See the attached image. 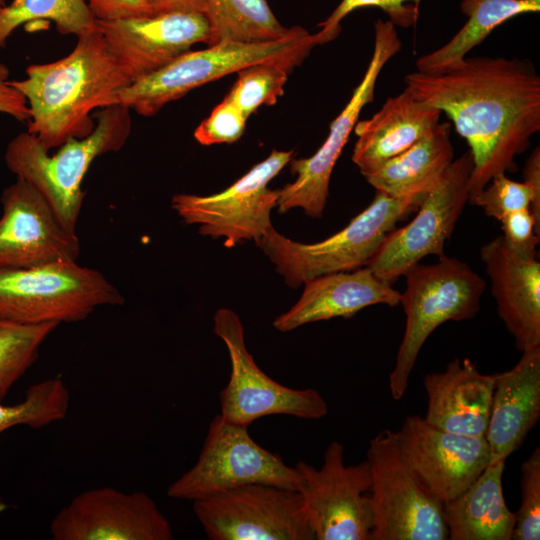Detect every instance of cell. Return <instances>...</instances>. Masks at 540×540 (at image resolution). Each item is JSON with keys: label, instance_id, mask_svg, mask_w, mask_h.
I'll return each instance as SVG.
<instances>
[{"label": "cell", "instance_id": "cell-41", "mask_svg": "<svg viewBox=\"0 0 540 540\" xmlns=\"http://www.w3.org/2000/svg\"><path fill=\"white\" fill-rule=\"evenodd\" d=\"M6 4V0H0V7Z\"/></svg>", "mask_w": 540, "mask_h": 540}, {"label": "cell", "instance_id": "cell-11", "mask_svg": "<svg viewBox=\"0 0 540 540\" xmlns=\"http://www.w3.org/2000/svg\"><path fill=\"white\" fill-rule=\"evenodd\" d=\"M294 151L274 149L225 190L212 195L176 194L171 206L186 224L199 225V233L223 238L232 248L259 238L272 226L271 211L277 206L279 189L268 184L291 161Z\"/></svg>", "mask_w": 540, "mask_h": 540}, {"label": "cell", "instance_id": "cell-25", "mask_svg": "<svg viewBox=\"0 0 540 540\" xmlns=\"http://www.w3.org/2000/svg\"><path fill=\"white\" fill-rule=\"evenodd\" d=\"M504 468L505 460L490 462L463 492L442 504L448 539H511L516 514L503 495Z\"/></svg>", "mask_w": 540, "mask_h": 540}, {"label": "cell", "instance_id": "cell-4", "mask_svg": "<svg viewBox=\"0 0 540 540\" xmlns=\"http://www.w3.org/2000/svg\"><path fill=\"white\" fill-rule=\"evenodd\" d=\"M328 42L330 39L321 30L310 34L303 27L296 26L293 33L275 40L222 41L202 50H189L121 90L115 104L125 105L138 115L151 117L191 90L250 65L277 64L291 72L317 45Z\"/></svg>", "mask_w": 540, "mask_h": 540}, {"label": "cell", "instance_id": "cell-9", "mask_svg": "<svg viewBox=\"0 0 540 540\" xmlns=\"http://www.w3.org/2000/svg\"><path fill=\"white\" fill-rule=\"evenodd\" d=\"M371 540H445L443 506L422 486L404 459L396 431L384 430L367 449Z\"/></svg>", "mask_w": 540, "mask_h": 540}, {"label": "cell", "instance_id": "cell-40", "mask_svg": "<svg viewBox=\"0 0 540 540\" xmlns=\"http://www.w3.org/2000/svg\"><path fill=\"white\" fill-rule=\"evenodd\" d=\"M153 13L198 11L205 13L206 0H148Z\"/></svg>", "mask_w": 540, "mask_h": 540}, {"label": "cell", "instance_id": "cell-18", "mask_svg": "<svg viewBox=\"0 0 540 540\" xmlns=\"http://www.w3.org/2000/svg\"><path fill=\"white\" fill-rule=\"evenodd\" d=\"M96 29L132 82L144 78L190 50L209 44L205 13L173 11L113 20H96Z\"/></svg>", "mask_w": 540, "mask_h": 540}, {"label": "cell", "instance_id": "cell-8", "mask_svg": "<svg viewBox=\"0 0 540 540\" xmlns=\"http://www.w3.org/2000/svg\"><path fill=\"white\" fill-rule=\"evenodd\" d=\"M247 484H267L301 491L295 466L260 446L248 427L229 423L220 414L210 422L196 463L167 490L174 499L197 500Z\"/></svg>", "mask_w": 540, "mask_h": 540}, {"label": "cell", "instance_id": "cell-28", "mask_svg": "<svg viewBox=\"0 0 540 540\" xmlns=\"http://www.w3.org/2000/svg\"><path fill=\"white\" fill-rule=\"evenodd\" d=\"M205 15L211 29L208 45L275 40L296 29L283 26L267 0H206Z\"/></svg>", "mask_w": 540, "mask_h": 540}, {"label": "cell", "instance_id": "cell-23", "mask_svg": "<svg viewBox=\"0 0 540 540\" xmlns=\"http://www.w3.org/2000/svg\"><path fill=\"white\" fill-rule=\"evenodd\" d=\"M423 384L428 396L427 422L453 433L485 436L493 375L481 373L468 358H455L444 371L427 374Z\"/></svg>", "mask_w": 540, "mask_h": 540}, {"label": "cell", "instance_id": "cell-38", "mask_svg": "<svg viewBox=\"0 0 540 540\" xmlns=\"http://www.w3.org/2000/svg\"><path fill=\"white\" fill-rule=\"evenodd\" d=\"M96 20L154 14L148 0H84Z\"/></svg>", "mask_w": 540, "mask_h": 540}, {"label": "cell", "instance_id": "cell-37", "mask_svg": "<svg viewBox=\"0 0 540 540\" xmlns=\"http://www.w3.org/2000/svg\"><path fill=\"white\" fill-rule=\"evenodd\" d=\"M502 239L506 247L522 258H536L540 225L531 208L505 215L501 220Z\"/></svg>", "mask_w": 540, "mask_h": 540}, {"label": "cell", "instance_id": "cell-34", "mask_svg": "<svg viewBox=\"0 0 540 540\" xmlns=\"http://www.w3.org/2000/svg\"><path fill=\"white\" fill-rule=\"evenodd\" d=\"M521 504L511 539H540V448L536 447L521 464Z\"/></svg>", "mask_w": 540, "mask_h": 540}, {"label": "cell", "instance_id": "cell-31", "mask_svg": "<svg viewBox=\"0 0 540 540\" xmlns=\"http://www.w3.org/2000/svg\"><path fill=\"white\" fill-rule=\"evenodd\" d=\"M69 404L70 394L60 377L35 383L20 403L4 405L0 401V434L18 425L37 429L60 421L66 417Z\"/></svg>", "mask_w": 540, "mask_h": 540}, {"label": "cell", "instance_id": "cell-5", "mask_svg": "<svg viewBox=\"0 0 540 540\" xmlns=\"http://www.w3.org/2000/svg\"><path fill=\"white\" fill-rule=\"evenodd\" d=\"M424 197L396 198L376 191L371 204L334 235L311 244L293 241L273 225L256 245L290 288L318 276L366 266L398 221L418 208Z\"/></svg>", "mask_w": 540, "mask_h": 540}, {"label": "cell", "instance_id": "cell-19", "mask_svg": "<svg viewBox=\"0 0 540 540\" xmlns=\"http://www.w3.org/2000/svg\"><path fill=\"white\" fill-rule=\"evenodd\" d=\"M0 268H29L77 261L80 241L58 218L44 196L22 178L3 189Z\"/></svg>", "mask_w": 540, "mask_h": 540}, {"label": "cell", "instance_id": "cell-10", "mask_svg": "<svg viewBox=\"0 0 540 540\" xmlns=\"http://www.w3.org/2000/svg\"><path fill=\"white\" fill-rule=\"evenodd\" d=\"M213 322L231 364L229 381L219 394L220 415L225 421L249 427L271 415L313 420L326 416L327 403L317 390L289 388L261 370L247 350L244 326L233 310L218 309Z\"/></svg>", "mask_w": 540, "mask_h": 540}, {"label": "cell", "instance_id": "cell-36", "mask_svg": "<svg viewBox=\"0 0 540 540\" xmlns=\"http://www.w3.org/2000/svg\"><path fill=\"white\" fill-rule=\"evenodd\" d=\"M247 119L248 117L224 97L198 125L194 137L202 145L233 143L244 133Z\"/></svg>", "mask_w": 540, "mask_h": 540}, {"label": "cell", "instance_id": "cell-33", "mask_svg": "<svg viewBox=\"0 0 540 540\" xmlns=\"http://www.w3.org/2000/svg\"><path fill=\"white\" fill-rule=\"evenodd\" d=\"M469 203L499 221L511 212L531 208L540 225V194L525 181L511 180L505 173L494 176Z\"/></svg>", "mask_w": 540, "mask_h": 540}, {"label": "cell", "instance_id": "cell-30", "mask_svg": "<svg viewBox=\"0 0 540 540\" xmlns=\"http://www.w3.org/2000/svg\"><path fill=\"white\" fill-rule=\"evenodd\" d=\"M58 325L0 320V401L37 361L41 345Z\"/></svg>", "mask_w": 540, "mask_h": 540}, {"label": "cell", "instance_id": "cell-35", "mask_svg": "<svg viewBox=\"0 0 540 540\" xmlns=\"http://www.w3.org/2000/svg\"><path fill=\"white\" fill-rule=\"evenodd\" d=\"M419 2L420 0H342L318 26L334 40L341 31V20L349 13L358 8L377 7L388 15L395 26L406 29L417 21Z\"/></svg>", "mask_w": 540, "mask_h": 540}, {"label": "cell", "instance_id": "cell-21", "mask_svg": "<svg viewBox=\"0 0 540 540\" xmlns=\"http://www.w3.org/2000/svg\"><path fill=\"white\" fill-rule=\"evenodd\" d=\"M303 285L298 301L274 319L276 330L289 332L312 322L350 318L365 307L396 306L401 300V293L392 283L376 276L367 266L318 276Z\"/></svg>", "mask_w": 540, "mask_h": 540}, {"label": "cell", "instance_id": "cell-29", "mask_svg": "<svg viewBox=\"0 0 540 540\" xmlns=\"http://www.w3.org/2000/svg\"><path fill=\"white\" fill-rule=\"evenodd\" d=\"M53 22L63 35L79 37L96 28V19L84 0H12L0 7V49L20 26Z\"/></svg>", "mask_w": 540, "mask_h": 540}, {"label": "cell", "instance_id": "cell-14", "mask_svg": "<svg viewBox=\"0 0 540 540\" xmlns=\"http://www.w3.org/2000/svg\"><path fill=\"white\" fill-rule=\"evenodd\" d=\"M301 495L316 540H371L373 528L367 460L346 465L344 446L332 441L317 469L299 461Z\"/></svg>", "mask_w": 540, "mask_h": 540}, {"label": "cell", "instance_id": "cell-20", "mask_svg": "<svg viewBox=\"0 0 540 540\" xmlns=\"http://www.w3.org/2000/svg\"><path fill=\"white\" fill-rule=\"evenodd\" d=\"M497 312L521 352L540 346V263L511 252L502 236L480 249Z\"/></svg>", "mask_w": 540, "mask_h": 540}, {"label": "cell", "instance_id": "cell-12", "mask_svg": "<svg viewBox=\"0 0 540 540\" xmlns=\"http://www.w3.org/2000/svg\"><path fill=\"white\" fill-rule=\"evenodd\" d=\"M211 540H314L299 491L247 484L193 501Z\"/></svg>", "mask_w": 540, "mask_h": 540}, {"label": "cell", "instance_id": "cell-22", "mask_svg": "<svg viewBox=\"0 0 540 540\" xmlns=\"http://www.w3.org/2000/svg\"><path fill=\"white\" fill-rule=\"evenodd\" d=\"M494 386L485 439L491 462L506 460L540 417V346L522 352L511 369L493 375Z\"/></svg>", "mask_w": 540, "mask_h": 540}, {"label": "cell", "instance_id": "cell-24", "mask_svg": "<svg viewBox=\"0 0 540 540\" xmlns=\"http://www.w3.org/2000/svg\"><path fill=\"white\" fill-rule=\"evenodd\" d=\"M441 111L417 99L408 89L388 98L371 118L357 121L352 161L363 176L404 152L439 123Z\"/></svg>", "mask_w": 540, "mask_h": 540}, {"label": "cell", "instance_id": "cell-32", "mask_svg": "<svg viewBox=\"0 0 540 540\" xmlns=\"http://www.w3.org/2000/svg\"><path fill=\"white\" fill-rule=\"evenodd\" d=\"M290 73L271 63L254 64L238 71V77L225 96L246 117L262 105H273L283 95Z\"/></svg>", "mask_w": 540, "mask_h": 540}, {"label": "cell", "instance_id": "cell-7", "mask_svg": "<svg viewBox=\"0 0 540 540\" xmlns=\"http://www.w3.org/2000/svg\"><path fill=\"white\" fill-rule=\"evenodd\" d=\"M124 303L121 292L100 271L77 261L0 268V320L72 323L99 307Z\"/></svg>", "mask_w": 540, "mask_h": 540}, {"label": "cell", "instance_id": "cell-1", "mask_svg": "<svg viewBox=\"0 0 540 540\" xmlns=\"http://www.w3.org/2000/svg\"><path fill=\"white\" fill-rule=\"evenodd\" d=\"M406 89L454 123L473 159L469 202L490 180L515 171L540 130V76L525 59L473 57L438 74L405 76Z\"/></svg>", "mask_w": 540, "mask_h": 540}, {"label": "cell", "instance_id": "cell-13", "mask_svg": "<svg viewBox=\"0 0 540 540\" xmlns=\"http://www.w3.org/2000/svg\"><path fill=\"white\" fill-rule=\"evenodd\" d=\"M374 49L362 80L340 112L331 122L329 134L320 148L308 158L291 159L290 172L296 179L279 189L277 209L284 214L301 208L307 216L319 218L323 214L333 168L354 129L360 112L373 102L376 81L386 63L402 47L396 26L390 20L374 23Z\"/></svg>", "mask_w": 540, "mask_h": 540}, {"label": "cell", "instance_id": "cell-26", "mask_svg": "<svg viewBox=\"0 0 540 540\" xmlns=\"http://www.w3.org/2000/svg\"><path fill=\"white\" fill-rule=\"evenodd\" d=\"M453 160L451 125L439 122L421 140L364 177L388 196L424 197Z\"/></svg>", "mask_w": 540, "mask_h": 540}, {"label": "cell", "instance_id": "cell-17", "mask_svg": "<svg viewBox=\"0 0 540 540\" xmlns=\"http://www.w3.org/2000/svg\"><path fill=\"white\" fill-rule=\"evenodd\" d=\"M396 436L404 459L441 504L463 492L491 462L485 436L446 431L419 415L407 416Z\"/></svg>", "mask_w": 540, "mask_h": 540}, {"label": "cell", "instance_id": "cell-6", "mask_svg": "<svg viewBox=\"0 0 540 540\" xmlns=\"http://www.w3.org/2000/svg\"><path fill=\"white\" fill-rule=\"evenodd\" d=\"M400 304L406 315L403 339L389 388L399 400L408 387L419 352L429 335L446 321L472 319L480 310L485 281L465 262L445 254L434 264L411 266L403 275Z\"/></svg>", "mask_w": 540, "mask_h": 540}, {"label": "cell", "instance_id": "cell-16", "mask_svg": "<svg viewBox=\"0 0 540 540\" xmlns=\"http://www.w3.org/2000/svg\"><path fill=\"white\" fill-rule=\"evenodd\" d=\"M54 540H171L172 527L144 492L94 488L75 496L52 519Z\"/></svg>", "mask_w": 540, "mask_h": 540}, {"label": "cell", "instance_id": "cell-27", "mask_svg": "<svg viewBox=\"0 0 540 540\" xmlns=\"http://www.w3.org/2000/svg\"><path fill=\"white\" fill-rule=\"evenodd\" d=\"M464 26L442 47L419 57L417 71L444 73L460 64L496 27L515 16L540 11V0H461Z\"/></svg>", "mask_w": 540, "mask_h": 540}, {"label": "cell", "instance_id": "cell-15", "mask_svg": "<svg viewBox=\"0 0 540 540\" xmlns=\"http://www.w3.org/2000/svg\"><path fill=\"white\" fill-rule=\"evenodd\" d=\"M472 171L473 159L468 150L451 162L420 202L415 217L400 229L395 228L366 266L379 278L393 283L426 256L444 255L445 242L469 202Z\"/></svg>", "mask_w": 540, "mask_h": 540}, {"label": "cell", "instance_id": "cell-3", "mask_svg": "<svg viewBox=\"0 0 540 540\" xmlns=\"http://www.w3.org/2000/svg\"><path fill=\"white\" fill-rule=\"evenodd\" d=\"M131 112L122 104L99 109L90 134L67 140L52 155L33 134L21 132L7 144L6 166L37 189L63 225L76 233L85 197L84 177L97 157L126 144L132 130Z\"/></svg>", "mask_w": 540, "mask_h": 540}, {"label": "cell", "instance_id": "cell-2", "mask_svg": "<svg viewBox=\"0 0 540 540\" xmlns=\"http://www.w3.org/2000/svg\"><path fill=\"white\" fill-rule=\"evenodd\" d=\"M25 73L11 83L27 101V131L48 151L90 134L95 127L92 111L113 105L132 83L96 28L77 37L66 56L31 64Z\"/></svg>", "mask_w": 540, "mask_h": 540}, {"label": "cell", "instance_id": "cell-39", "mask_svg": "<svg viewBox=\"0 0 540 540\" xmlns=\"http://www.w3.org/2000/svg\"><path fill=\"white\" fill-rule=\"evenodd\" d=\"M0 113L28 123L30 110L24 95L9 80L8 67L0 62Z\"/></svg>", "mask_w": 540, "mask_h": 540}]
</instances>
